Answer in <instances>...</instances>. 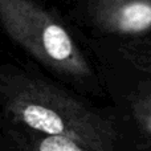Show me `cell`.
<instances>
[{"label":"cell","instance_id":"6da1fadb","mask_svg":"<svg viewBox=\"0 0 151 151\" xmlns=\"http://www.w3.org/2000/svg\"><path fill=\"white\" fill-rule=\"evenodd\" d=\"M0 105L9 119L32 133L64 137L90 151H114V123L44 77L0 65Z\"/></svg>","mask_w":151,"mask_h":151},{"label":"cell","instance_id":"7a4b0ae2","mask_svg":"<svg viewBox=\"0 0 151 151\" xmlns=\"http://www.w3.org/2000/svg\"><path fill=\"white\" fill-rule=\"evenodd\" d=\"M0 27L13 42L60 78L82 83L93 76L68 28L36 0H0Z\"/></svg>","mask_w":151,"mask_h":151},{"label":"cell","instance_id":"3957f363","mask_svg":"<svg viewBox=\"0 0 151 151\" xmlns=\"http://www.w3.org/2000/svg\"><path fill=\"white\" fill-rule=\"evenodd\" d=\"M83 7L102 33L137 36L151 31V0H83Z\"/></svg>","mask_w":151,"mask_h":151},{"label":"cell","instance_id":"277c9868","mask_svg":"<svg viewBox=\"0 0 151 151\" xmlns=\"http://www.w3.org/2000/svg\"><path fill=\"white\" fill-rule=\"evenodd\" d=\"M33 135L31 151H90L77 142L64 137L42 135L37 133H33Z\"/></svg>","mask_w":151,"mask_h":151},{"label":"cell","instance_id":"5b68a950","mask_svg":"<svg viewBox=\"0 0 151 151\" xmlns=\"http://www.w3.org/2000/svg\"><path fill=\"white\" fill-rule=\"evenodd\" d=\"M133 118L142 134L151 137V91L138 97L133 104Z\"/></svg>","mask_w":151,"mask_h":151},{"label":"cell","instance_id":"8992f818","mask_svg":"<svg viewBox=\"0 0 151 151\" xmlns=\"http://www.w3.org/2000/svg\"><path fill=\"white\" fill-rule=\"evenodd\" d=\"M130 58L141 69L151 72V40L135 42L127 48Z\"/></svg>","mask_w":151,"mask_h":151}]
</instances>
